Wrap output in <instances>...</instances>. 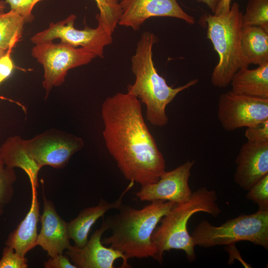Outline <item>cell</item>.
<instances>
[{"instance_id": "1", "label": "cell", "mask_w": 268, "mask_h": 268, "mask_svg": "<svg viewBox=\"0 0 268 268\" xmlns=\"http://www.w3.org/2000/svg\"><path fill=\"white\" fill-rule=\"evenodd\" d=\"M103 135L124 177L141 186L156 182L165 161L143 117L141 103L129 93L107 97L101 106Z\"/></svg>"}, {"instance_id": "2", "label": "cell", "mask_w": 268, "mask_h": 268, "mask_svg": "<svg viewBox=\"0 0 268 268\" xmlns=\"http://www.w3.org/2000/svg\"><path fill=\"white\" fill-rule=\"evenodd\" d=\"M175 204L157 201L137 209L123 203L117 209L118 213L103 219L112 233L102 240V243L110 245L123 254L127 261L149 257L157 260V250L151 236L162 218Z\"/></svg>"}, {"instance_id": "3", "label": "cell", "mask_w": 268, "mask_h": 268, "mask_svg": "<svg viewBox=\"0 0 268 268\" xmlns=\"http://www.w3.org/2000/svg\"><path fill=\"white\" fill-rule=\"evenodd\" d=\"M157 37L152 33L144 32L138 40L135 53L131 58L132 69L135 76L127 92L134 96L146 106V118L153 126L162 127L168 122L167 106L181 91L196 84L198 79L174 88L158 73L152 58V48Z\"/></svg>"}, {"instance_id": "4", "label": "cell", "mask_w": 268, "mask_h": 268, "mask_svg": "<svg viewBox=\"0 0 268 268\" xmlns=\"http://www.w3.org/2000/svg\"><path fill=\"white\" fill-rule=\"evenodd\" d=\"M217 201L215 191L203 187L192 192L187 201L175 203L162 218L151 236L157 250L156 261L161 264L164 252L176 249L183 251L189 262L195 261L196 246L188 231V221L192 215L199 212L218 217L221 210Z\"/></svg>"}, {"instance_id": "5", "label": "cell", "mask_w": 268, "mask_h": 268, "mask_svg": "<svg viewBox=\"0 0 268 268\" xmlns=\"http://www.w3.org/2000/svg\"><path fill=\"white\" fill-rule=\"evenodd\" d=\"M242 16L239 4L234 2L228 11L205 14L201 17L207 26V38L219 58L211 77L215 87H227L239 69L248 67L241 48Z\"/></svg>"}, {"instance_id": "6", "label": "cell", "mask_w": 268, "mask_h": 268, "mask_svg": "<svg viewBox=\"0 0 268 268\" xmlns=\"http://www.w3.org/2000/svg\"><path fill=\"white\" fill-rule=\"evenodd\" d=\"M195 246L210 248L248 241L268 250V210L241 214L220 226L201 221L191 234Z\"/></svg>"}, {"instance_id": "7", "label": "cell", "mask_w": 268, "mask_h": 268, "mask_svg": "<svg viewBox=\"0 0 268 268\" xmlns=\"http://www.w3.org/2000/svg\"><path fill=\"white\" fill-rule=\"evenodd\" d=\"M18 143L29 168L30 182L38 185V175L44 166L65 167L71 157L84 146L82 138L58 130H48L30 139L18 136Z\"/></svg>"}, {"instance_id": "8", "label": "cell", "mask_w": 268, "mask_h": 268, "mask_svg": "<svg viewBox=\"0 0 268 268\" xmlns=\"http://www.w3.org/2000/svg\"><path fill=\"white\" fill-rule=\"evenodd\" d=\"M31 54L44 68L42 85L46 91L45 98L53 87L64 82L69 69L88 64L97 57L83 48L53 41L35 45Z\"/></svg>"}, {"instance_id": "9", "label": "cell", "mask_w": 268, "mask_h": 268, "mask_svg": "<svg viewBox=\"0 0 268 268\" xmlns=\"http://www.w3.org/2000/svg\"><path fill=\"white\" fill-rule=\"evenodd\" d=\"M75 19V15L72 14L63 20L51 22L48 28L34 35L30 40L36 45L59 39L61 42L75 48L80 47L103 58L105 47L112 42V34L99 24L95 28L86 26L83 29H76Z\"/></svg>"}, {"instance_id": "10", "label": "cell", "mask_w": 268, "mask_h": 268, "mask_svg": "<svg viewBox=\"0 0 268 268\" xmlns=\"http://www.w3.org/2000/svg\"><path fill=\"white\" fill-rule=\"evenodd\" d=\"M217 115L221 127L226 131L249 127L268 120V98L230 90L220 96Z\"/></svg>"}, {"instance_id": "11", "label": "cell", "mask_w": 268, "mask_h": 268, "mask_svg": "<svg viewBox=\"0 0 268 268\" xmlns=\"http://www.w3.org/2000/svg\"><path fill=\"white\" fill-rule=\"evenodd\" d=\"M194 160H188L170 171H165L155 183L141 186L135 193L141 201H162L180 203L187 201L192 192L189 186Z\"/></svg>"}, {"instance_id": "12", "label": "cell", "mask_w": 268, "mask_h": 268, "mask_svg": "<svg viewBox=\"0 0 268 268\" xmlns=\"http://www.w3.org/2000/svg\"><path fill=\"white\" fill-rule=\"evenodd\" d=\"M122 14L118 24L138 30L148 19L152 17H170L194 24L195 18L180 6L177 0H122Z\"/></svg>"}, {"instance_id": "13", "label": "cell", "mask_w": 268, "mask_h": 268, "mask_svg": "<svg viewBox=\"0 0 268 268\" xmlns=\"http://www.w3.org/2000/svg\"><path fill=\"white\" fill-rule=\"evenodd\" d=\"M108 230L104 220L101 227L91 236L82 247L71 245L66 254L76 268H114V263L118 259L123 260L121 268H130L123 254L112 247L103 246L101 238Z\"/></svg>"}, {"instance_id": "14", "label": "cell", "mask_w": 268, "mask_h": 268, "mask_svg": "<svg viewBox=\"0 0 268 268\" xmlns=\"http://www.w3.org/2000/svg\"><path fill=\"white\" fill-rule=\"evenodd\" d=\"M43 211L40 215L41 227L37 246H40L50 257L63 254L71 245L68 222L57 212L54 203L48 200L43 192Z\"/></svg>"}, {"instance_id": "15", "label": "cell", "mask_w": 268, "mask_h": 268, "mask_svg": "<svg viewBox=\"0 0 268 268\" xmlns=\"http://www.w3.org/2000/svg\"><path fill=\"white\" fill-rule=\"evenodd\" d=\"M235 162L234 180L241 188L248 191L268 174V142L247 141L241 147Z\"/></svg>"}, {"instance_id": "16", "label": "cell", "mask_w": 268, "mask_h": 268, "mask_svg": "<svg viewBox=\"0 0 268 268\" xmlns=\"http://www.w3.org/2000/svg\"><path fill=\"white\" fill-rule=\"evenodd\" d=\"M31 203L30 209L16 228L8 235L5 246L12 248L22 256L37 246V225L40 220V203L37 188L31 186Z\"/></svg>"}, {"instance_id": "17", "label": "cell", "mask_w": 268, "mask_h": 268, "mask_svg": "<svg viewBox=\"0 0 268 268\" xmlns=\"http://www.w3.org/2000/svg\"><path fill=\"white\" fill-rule=\"evenodd\" d=\"M134 184V182L130 181L119 198L115 201L110 202L101 199L97 205L82 210L75 218L68 222L70 238L74 241V245L82 247L85 245L92 226L107 211L114 208L117 209L123 204L124 197Z\"/></svg>"}, {"instance_id": "18", "label": "cell", "mask_w": 268, "mask_h": 268, "mask_svg": "<svg viewBox=\"0 0 268 268\" xmlns=\"http://www.w3.org/2000/svg\"><path fill=\"white\" fill-rule=\"evenodd\" d=\"M230 84L231 90L235 93L268 98V62L254 69H239Z\"/></svg>"}, {"instance_id": "19", "label": "cell", "mask_w": 268, "mask_h": 268, "mask_svg": "<svg viewBox=\"0 0 268 268\" xmlns=\"http://www.w3.org/2000/svg\"><path fill=\"white\" fill-rule=\"evenodd\" d=\"M241 48L246 63L260 65L268 62V31L257 26L241 29Z\"/></svg>"}, {"instance_id": "20", "label": "cell", "mask_w": 268, "mask_h": 268, "mask_svg": "<svg viewBox=\"0 0 268 268\" xmlns=\"http://www.w3.org/2000/svg\"><path fill=\"white\" fill-rule=\"evenodd\" d=\"M25 22L15 12H0V49L6 51L12 44H16L22 36Z\"/></svg>"}, {"instance_id": "21", "label": "cell", "mask_w": 268, "mask_h": 268, "mask_svg": "<svg viewBox=\"0 0 268 268\" xmlns=\"http://www.w3.org/2000/svg\"><path fill=\"white\" fill-rule=\"evenodd\" d=\"M99 10L98 24L111 34L114 32L122 14L119 0H94Z\"/></svg>"}, {"instance_id": "22", "label": "cell", "mask_w": 268, "mask_h": 268, "mask_svg": "<svg viewBox=\"0 0 268 268\" xmlns=\"http://www.w3.org/2000/svg\"><path fill=\"white\" fill-rule=\"evenodd\" d=\"M242 27L257 26L268 31V0H249Z\"/></svg>"}, {"instance_id": "23", "label": "cell", "mask_w": 268, "mask_h": 268, "mask_svg": "<svg viewBox=\"0 0 268 268\" xmlns=\"http://www.w3.org/2000/svg\"><path fill=\"white\" fill-rule=\"evenodd\" d=\"M17 176L13 168L6 166L0 152V216L4 212V208L13 197V184Z\"/></svg>"}, {"instance_id": "24", "label": "cell", "mask_w": 268, "mask_h": 268, "mask_svg": "<svg viewBox=\"0 0 268 268\" xmlns=\"http://www.w3.org/2000/svg\"><path fill=\"white\" fill-rule=\"evenodd\" d=\"M246 198L256 204L260 210H268V174L247 191Z\"/></svg>"}, {"instance_id": "25", "label": "cell", "mask_w": 268, "mask_h": 268, "mask_svg": "<svg viewBox=\"0 0 268 268\" xmlns=\"http://www.w3.org/2000/svg\"><path fill=\"white\" fill-rule=\"evenodd\" d=\"M28 260L25 256L17 253L12 248L5 246L0 259V268H27Z\"/></svg>"}, {"instance_id": "26", "label": "cell", "mask_w": 268, "mask_h": 268, "mask_svg": "<svg viewBox=\"0 0 268 268\" xmlns=\"http://www.w3.org/2000/svg\"><path fill=\"white\" fill-rule=\"evenodd\" d=\"M10 10L20 15L25 23L31 22L34 19L32 10L35 4L42 0H4Z\"/></svg>"}, {"instance_id": "27", "label": "cell", "mask_w": 268, "mask_h": 268, "mask_svg": "<svg viewBox=\"0 0 268 268\" xmlns=\"http://www.w3.org/2000/svg\"><path fill=\"white\" fill-rule=\"evenodd\" d=\"M247 141L268 142V120L247 127L245 132Z\"/></svg>"}, {"instance_id": "28", "label": "cell", "mask_w": 268, "mask_h": 268, "mask_svg": "<svg viewBox=\"0 0 268 268\" xmlns=\"http://www.w3.org/2000/svg\"><path fill=\"white\" fill-rule=\"evenodd\" d=\"M15 44L10 45L5 53L0 58V84L11 74L14 65L11 58V53Z\"/></svg>"}, {"instance_id": "29", "label": "cell", "mask_w": 268, "mask_h": 268, "mask_svg": "<svg viewBox=\"0 0 268 268\" xmlns=\"http://www.w3.org/2000/svg\"><path fill=\"white\" fill-rule=\"evenodd\" d=\"M45 268H76L71 262L68 256L60 254L50 258L44 263Z\"/></svg>"}, {"instance_id": "30", "label": "cell", "mask_w": 268, "mask_h": 268, "mask_svg": "<svg viewBox=\"0 0 268 268\" xmlns=\"http://www.w3.org/2000/svg\"><path fill=\"white\" fill-rule=\"evenodd\" d=\"M198 2L205 4L215 13L223 0H197Z\"/></svg>"}, {"instance_id": "31", "label": "cell", "mask_w": 268, "mask_h": 268, "mask_svg": "<svg viewBox=\"0 0 268 268\" xmlns=\"http://www.w3.org/2000/svg\"><path fill=\"white\" fill-rule=\"evenodd\" d=\"M231 0H223L214 14L228 11L231 7Z\"/></svg>"}, {"instance_id": "32", "label": "cell", "mask_w": 268, "mask_h": 268, "mask_svg": "<svg viewBox=\"0 0 268 268\" xmlns=\"http://www.w3.org/2000/svg\"><path fill=\"white\" fill-rule=\"evenodd\" d=\"M6 7V2L3 1H0V12L3 11V9Z\"/></svg>"}, {"instance_id": "33", "label": "cell", "mask_w": 268, "mask_h": 268, "mask_svg": "<svg viewBox=\"0 0 268 268\" xmlns=\"http://www.w3.org/2000/svg\"><path fill=\"white\" fill-rule=\"evenodd\" d=\"M6 51L0 49V58L5 53Z\"/></svg>"}]
</instances>
